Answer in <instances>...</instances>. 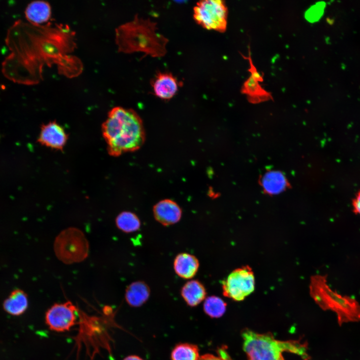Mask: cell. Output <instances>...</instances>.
Returning a JSON list of instances; mask_svg holds the SVG:
<instances>
[{"label": "cell", "mask_w": 360, "mask_h": 360, "mask_svg": "<svg viewBox=\"0 0 360 360\" xmlns=\"http://www.w3.org/2000/svg\"><path fill=\"white\" fill-rule=\"evenodd\" d=\"M50 24L36 25L22 20H16L8 28L5 44L9 51L2 63L4 76L19 84L33 85L42 79V68L52 58H62L72 50V32L68 28Z\"/></svg>", "instance_id": "6da1fadb"}, {"label": "cell", "mask_w": 360, "mask_h": 360, "mask_svg": "<svg viewBox=\"0 0 360 360\" xmlns=\"http://www.w3.org/2000/svg\"><path fill=\"white\" fill-rule=\"evenodd\" d=\"M108 154L118 156L138 150L145 140L142 121L134 110L116 106L108 112L102 126Z\"/></svg>", "instance_id": "7a4b0ae2"}, {"label": "cell", "mask_w": 360, "mask_h": 360, "mask_svg": "<svg viewBox=\"0 0 360 360\" xmlns=\"http://www.w3.org/2000/svg\"><path fill=\"white\" fill-rule=\"evenodd\" d=\"M116 40L121 52H142L144 56L148 55L153 58H160L166 54L168 41L158 32L156 22L138 16L116 29Z\"/></svg>", "instance_id": "3957f363"}, {"label": "cell", "mask_w": 360, "mask_h": 360, "mask_svg": "<svg viewBox=\"0 0 360 360\" xmlns=\"http://www.w3.org/2000/svg\"><path fill=\"white\" fill-rule=\"evenodd\" d=\"M242 336L243 348L248 360H284V352L310 360L307 344L300 340H280L269 334H259L248 329L244 330Z\"/></svg>", "instance_id": "277c9868"}, {"label": "cell", "mask_w": 360, "mask_h": 360, "mask_svg": "<svg viewBox=\"0 0 360 360\" xmlns=\"http://www.w3.org/2000/svg\"><path fill=\"white\" fill-rule=\"evenodd\" d=\"M311 296L320 308L330 310L337 316L338 324L360 321V306L355 300L332 290L326 284L325 278L316 275L312 276L310 284Z\"/></svg>", "instance_id": "5b68a950"}, {"label": "cell", "mask_w": 360, "mask_h": 360, "mask_svg": "<svg viewBox=\"0 0 360 360\" xmlns=\"http://www.w3.org/2000/svg\"><path fill=\"white\" fill-rule=\"evenodd\" d=\"M53 248L57 258L67 264L84 260L90 250L88 241L84 234L75 227L62 230L56 236Z\"/></svg>", "instance_id": "8992f818"}, {"label": "cell", "mask_w": 360, "mask_h": 360, "mask_svg": "<svg viewBox=\"0 0 360 360\" xmlns=\"http://www.w3.org/2000/svg\"><path fill=\"white\" fill-rule=\"evenodd\" d=\"M193 18L204 29L224 32L227 28L228 10L224 0H203L193 8Z\"/></svg>", "instance_id": "52a82bcc"}, {"label": "cell", "mask_w": 360, "mask_h": 360, "mask_svg": "<svg viewBox=\"0 0 360 360\" xmlns=\"http://www.w3.org/2000/svg\"><path fill=\"white\" fill-rule=\"evenodd\" d=\"M224 296L235 301L243 300L254 290V272L248 266H243L232 271L222 282Z\"/></svg>", "instance_id": "ba28073f"}, {"label": "cell", "mask_w": 360, "mask_h": 360, "mask_svg": "<svg viewBox=\"0 0 360 360\" xmlns=\"http://www.w3.org/2000/svg\"><path fill=\"white\" fill-rule=\"evenodd\" d=\"M78 314V308L70 300L55 303L46 310L45 322L51 330L69 331L76 324Z\"/></svg>", "instance_id": "9c48e42d"}, {"label": "cell", "mask_w": 360, "mask_h": 360, "mask_svg": "<svg viewBox=\"0 0 360 360\" xmlns=\"http://www.w3.org/2000/svg\"><path fill=\"white\" fill-rule=\"evenodd\" d=\"M154 94L162 100H170L174 96L182 84L171 72H158L151 80Z\"/></svg>", "instance_id": "30bf717a"}, {"label": "cell", "mask_w": 360, "mask_h": 360, "mask_svg": "<svg viewBox=\"0 0 360 360\" xmlns=\"http://www.w3.org/2000/svg\"><path fill=\"white\" fill-rule=\"evenodd\" d=\"M68 140V135L64 128L56 122L52 121L41 126L38 141L48 148L62 150Z\"/></svg>", "instance_id": "8fae6325"}, {"label": "cell", "mask_w": 360, "mask_h": 360, "mask_svg": "<svg viewBox=\"0 0 360 360\" xmlns=\"http://www.w3.org/2000/svg\"><path fill=\"white\" fill-rule=\"evenodd\" d=\"M155 220L164 226H169L178 222L182 216V210L174 201L170 199L162 200L153 206Z\"/></svg>", "instance_id": "7c38bea8"}, {"label": "cell", "mask_w": 360, "mask_h": 360, "mask_svg": "<svg viewBox=\"0 0 360 360\" xmlns=\"http://www.w3.org/2000/svg\"><path fill=\"white\" fill-rule=\"evenodd\" d=\"M174 269L176 274L180 278L189 280L192 278L197 273L200 263L194 256L182 252L176 256L174 260Z\"/></svg>", "instance_id": "4fadbf2b"}, {"label": "cell", "mask_w": 360, "mask_h": 360, "mask_svg": "<svg viewBox=\"0 0 360 360\" xmlns=\"http://www.w3.org/2000/svg\"><path fill=\"white\" fill-rule=\"evenodd\" d=\"M51 14V6L44 0L32 1L24 10V16L28 22L36 25H41L48 22Z\"/></svg>", "instance_id": "5bb4252c"}, {"label": "cell", "mask_w": 360, "mask_h": 360, "mask_svg": "<svg viewBox=\"0 0 360 360\" xmlns=\"http://www.w3.org/2000/svg\"><path fill=\"white\" fill-rule=\"evenodd\" d=\"M150 290L144 282L137 280L130 284L126 288L124 298L131 307L138 308L144 304L148 299Z\"/></svg>", "instance_id": "9a60e30c"}, {"label": "cell", "mask_w": 360, "mask_h": 360, "mask_svg": "<svg viewBox=\"0 0 360 360\" xmlns=\"http://www.w3.org/2000/svg\"><path fill=\"white\" fill-rule=\"evenodd\" d=\"M180 294L188 306L194 307L197 306L206 299V292L204 286L200 282L192 280L184 284L180 290Z\"/></svg>", "instance_id": "2e32d148"}, {"label": "cell", "mask_w": 360, "mask_h": 360, "mask_svg": "<svg viewBox=\"0 0 360 360\" xmlns=\"http://www.w3.org/2000/svg\"><path fill=\"white\" fill-rule=\"evenodd\" d=\"M28 306L26 294L22 290L16 289L12 291L4 300L3 308L9 314L18 316L23 314Z\"/></svg>", "instance_id": "e0dca14e"}, {"label": "cell", "mask_w": 360, "mask_h": 360, "mask_svg": "<svg viewBox=\"0 0 360 360\" xmlns=\"http://www.w3.org/2000/svg\"><path fill=\"white\" fill-rule=\"evenodd\" d=\"M240 92L246 95L248 102L252 104H258L273 99L271 93L264 89L260 82L250 76L244 82Z\"/></svg>", "instance_id": "ac0fdd59"}, {"label": "cell", "mask_w": 360, "mask_h": 360, "mask_svg": "<svg viewBox=\"0 0 360 360\" xmlns=\"http://www.w3.org/2000/svg\"><path fill=\"white\" fill-rule=\"evenodd\" d=\"M262 185L268 194H276L288 187V182L282 172L273 170L265 174L262 180Z\"/></svg>", "instance_id": "d6986e66"}, {"label": "cell", "mask_w": 360, "mask_h": 360, "mask_svg": "<svg viewBox=\"0 0 360 360\" xmlns=\"http://www.w3.org/2000/svg\"><path fill=\"white\" fill-rule=\"evenodd\" d=\"M115 224L119 230L127 234L138 231L141 226L140 220L138 216L130 211L120 212L116 218Z\"/></svg>", "instance_id": "ffe728a7"}, {"label": "cell", "mask_w": 360, "mask_h": 360, "mask_svg": "<svg viewBox=\"0 0 360 360\" xmlns=\"http://www.w3.org/2000/svg\"><path fill=\"white\" fill-rule=\"evenodd\" d=\"M200 356L198 346L189 343L176 344L170 356L172 360H198Z\"/></svg>", "instance_id": "44dd1931"}, {"label": "cell", "mask_w": 360, "mask_h": 360, "mask_svg": "<svg viewBox=\"0 0 360 360\" xmlns=\"http://www.w3.org/2000/svg\"><path fill=\"white\" fill-rule=\"evenodd\" d=\"M226 304L220 298L210 296L204 300L203 308L204 312L212 318H218L223 316L226 312Z\"/></svg>", "instance_id": "7402d4cb"}, {"label": "cell", "mask_w": 360, "mask_h": 360, "mask_svg": "<svg viewBox=\"0 0 360 360\" xmlns=\"http://www.w3.org/2000/svg\"><path fill=\"white\" fill-rule=\"evenodd\" d=\"M242 57L248 60L250 64V68L248 69V71L250 73V76L258 81V82H262L264 80L262 76L258 71L256 68L252 60L251 57L250 50V46H248V56H244L240 53Z\"/></svg>", "instance_id": "603a6c76"}, {"label": "cell", "mask_w": 360, "mask_h": 360, "mask_svg": "<svg viewBox=\"0 0 360 360\" xmlns=\"http://www.w3.org/2000/svg\"><path fill=\"white\" fill-rule=\"evenodd\" d=\"M352 205L353 212L356 214L360 215V190L357 193L356 197L353 199Z\"/></svg>", "instance_id": "cb8c5ba5"}, {"label": "cell", "mask_w": 360, "mask_h": 360, "mask_svg": "<svg viewBox=\"0 0 360 360\" xmlns=\"http://www.w3.org/2000/svg\"><path fill=\"white\" fill-rule=\"evenodd\" d=\"M217 353L218 356L223 360H232L228 352L227 348L224 346L218 348L217 350Z\"/></svg>", "instance_id": "d4e9b609"}, {"label": "cell", "mask_w": 360, "mask_h": 360, "mask_svg": "<svg viewBox=\"0 0 360 360\" xmlns=\"http://www.w3.org/2000/svg\"><path fill=\"white\" fill-rule=\"evenodd\" d=\"M198 360H223L220 356H216L210 354L200 356Z\"/></svg>", "instance_id": "484cf974"}, {"label": "cell", "mask_w": 360, "mask_h": 360, "mask_svg": "<svg viewBox=\"0 0 360 360\" xmlns=\"http://www.w3.org/2000/svg\"><path fill=\"white\" fill-rule=\"evenodd\" d=\"M123 360H144L140 357L136 355H130L126 356Z\"/></svg>", "instance_id": "4316f807"}]
</instances>
